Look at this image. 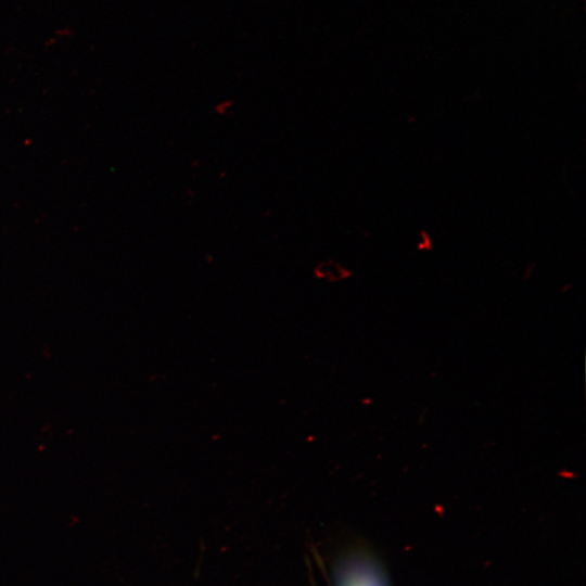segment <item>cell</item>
<instances>
[{
  "label": "cell",
  "instance_id": "cell-1",
  "mask_svg": "<svg viewBox=\"0 0 586 586\" xmlns=\"http://www.w3.org/2000/svg\"><path fill=\"white\" fill-rule=\"evenodd\" d=\"M315 273L318 278L329 281H337L348 276V271L334 260H324L317 265Z\"/></svg>",
  "mask_w": 586,
  "mask_h": 586
}]
</instances>
